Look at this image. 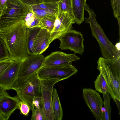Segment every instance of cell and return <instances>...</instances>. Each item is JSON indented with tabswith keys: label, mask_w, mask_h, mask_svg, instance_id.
<instances>
[{
	"label": "cell",
	"mask_w": 120,
	"mask_h": 120,
	"mask_svg": "<svg viewBox=\"0 0 120 120\" xmlns=\"http://www.w3.org/2000/svg\"><path fill=\"white\" fill-rule=\"evenodd\" d=\"M27 28L22 19L0 30V36L5 43L9 58L12 61H22L30 55L27 47Z\"/></svg>",
	"instance_id": "6da1fadb"
},
{
	"label": "cell",
	"mask_w": 120,
	"mask_h": 120,
	"mask_svg": "<svg viewBox=\"0 0 120 120\" xmlns=\"http://www.w3.org/2000/svg\"><path fill=\"white\" fill-rule=\"evenodd\" d=\"M97 68L104 77L108 93L114 101H120V56L112 59L99 58Z\"/></svg>",
	"instance_id": "7a4b0ae2"
},
{
	"label": "cell",
	"mask_w": 120,
	"mask_h": 120,
	"mask_svg": "<svg viewBox=\"0 0 120 120\" xmlns=\"http://www.w3.org/2000/svg\"><path fill=\"white\" fill-rule=\"evenodd\" d=\"M84 10L86 11L89 15L88 18H85V22L90 24L92 35L99 44L102 57L109 59L120 56V51L117 49L108 38L97 21L96 15L94 11L86 3Z\"/></svg>",
	"instance_id": "3957f363"
},
{
	"label": "cell",
	"mask_w": 120,
	"mask_h": 120,
	"mask_svg": "<svg viewBox=\"0 0 120 120\" xmlns=\"http://www.w3.org/2000/svg\"><path fill=\"white\" fill-rule=\"evenodd\" d=\"M38 73L25 79H18L12 87V89L17 93L18 98L29 106L32 113L35 110L33 104L34 101L37 98H41Z\"/></svg>",
	"instance_id": "277c9868"
},
{
	"label": "cell",
	"mask_w": 120,
	"mask_h": 120,
	"mask_svg": "<svg viewBox=\"0 0 120 120\" xmlns=\"http://www.w3.org/2000/svg\"><path fill=\"white\" fill-rule=\"evenodd\" d=\"M30 10L20 0H7L0 14V30L23 19Z\"/></svg>",
	"instance_id": "5b68a950"
},
{
	"label": "cell",
	"mask_w": 120,
	"mask_h": 120,
	"mask_svg": "<svg viewBox=\"0 0 120 120\" xmlns=\"http://www.w3.org/2000/svg\"><path fill=\"white\" fill-rule=\"evenodd\" d=\"M39 79L41 94V108L43 110L46 120H54L52 106L53 87L56 83L61 81L57 79Z\"/></svg>",
	"instance_id": "8992f818"
},
{
	"label": "cell",
	"mask_w": 120,
	"mask_h": 120,
	"mask_svg": "<svg viewBox=\"0 0 120 120\" xmlns=\"http://www.w3.org/2000/svg\"><path fill=\"white\" fill-rule=\"evenodd\" d=\"M78 71L75 66L71 64L55 66H43L38 71V74L40 79L62 81L69 78Z\"/></svg>",
	"instance_id": "52a82bcc"
},
{
	"label": "cell",
	"mask_w": 120,
	"mask_h": 120,
	"mask_svg": "<svg viewBox=\"0 0 120 120\" xmlns=\"http://www.w3.org/2000/svg\"><path fill=\"white\" fill-rule=\"evenodd\" d=\"M58 39L60 42L59 48L62 50L69 49L81 55L84 52L83 36L81 32L71 29Z\"/></svg>",
	"instance_id": "ba28073f"
},
{
	"label": "cell",
	"mask_w": 120,
	"mask_h": 120,
	"mask_svg": "<svg viewBox=\"0 0 120 120\" xmlns=\"http://www.w3.org/2000/svg\"><path fill=\"white\" fill-rule=\"evenodd\" d=\"M20 0L40 18L55 20L58 3L46 2L44 0Z\"/></svg>",
	"instance_id": "9c48e42d"
},
{
	"label": "cell",
	"mask_w": 120,
	"mask_h": 120,
	"mask_svg": "<svg viewBox=\"0 0 120 120\" xmlns=\"http://www.w3.org/2000/svg\"><path fill=\"white\" fill-rule=\"evenodd\" d=\"M83 97L94 117L96 120H104L102 111L104 101L99 94L91 88L82 89Z\"/></svg>",
	"instance_id": "30bf717a"
},
{
	"label": "cell",
	"mask_w": 120,
	"mask_h": 120,
	"mask_svg": "<svg viewBox=\"0 0 120 120\" xmlns=\"http://www.w3.org/2000/svg\"><path fill=\"white\" fill-rule=\"evenodd\" d=\"M54 26L50 32L49 41L50 44L55 40L58 39L63 34L71 29L75 23L74 17L67 12H56Z\"/></svg>",
	"instance_id": "8fae6325"
},
{
	"label": "cell",
	"mask_w": 120,
	"mask_h": 120,
	"mask_svg": "<svg viewBox=\"0 0 120 120\" xmlns=\"http://www.w3.org/2000/svg\"><path fill=\"white\" fill-rule=\"evenodd\" d=\"M45 57L41 54L30 55L22 61L18 79L27 78L43 66Z\"/></svg>",
	"instance_id": "7c38bea8"
},
{
	"label": "cell",
	"mask_w": 120,
	"mask_h": 120,
	"mask_svg": "<svg viewBox=\"0 0 120 120\" xmlns=\"http://www.w3.org/2000/svg\"><path fill=\"white\" fill-rule=\"evenodd\" d=\"M22 62L13 61L0 76V86L6 90L12 89L18 79Z\"/></svg>",
	"instance_id": "4fadbf2b"
},
{
	"label": "cell",
	"mask_w": 120,
	"mask_h": 120,
	"mask_svg": "<svg viewBox=\"0 0 120 120\" xmlns=\"http://www.w3.org/2000/svg\"><path fill=\"white\" fill-rule=\"evenodd\" d=\"M80 59L75 53L67 54L57 51L52 52L45 57L43 66H55L71 64L72 62Z\"/></svg>",
	"instance_id": "5bb4252c"
},
{
	"label": "cell",
	"mask_w": 120,
	"mask_h": 120,
	"mask_svg": "<svg viewBox=\"0 0 120 120\" xmlns=\"http://www.w3.org/2000/svg\"><path fill=\"white\" fill-rule=\"evenodd\" d=\"M19 101L17 96L11 97L6 92L0 96V109L5 120H8L15 110L18 109Z\"/></svg>",
	"instance_id": "9a60e30c"
},
{
	"label": "cell",
	"mask_w": 120,
	"mask_h": 120,
	"mask_svg": "<svg viewBox=\"0 0 120 120\" xmlns=\"http://www.w3.org/2000/svg\"><path fill=\"white\" fill-rule=\"evenodd\" d=\"M50 33L44 28H41L35 38L34 49L35 55L41 54L48 48Z\"/></svg>",
	"instance_id": "2e32d148"
},
{
	"label": "cell",
	"mask_w": 120,
	"mask_h": 120,
	"mask_svg": "<svg viewBox=\"0 0 120 120\" xmlns=\"http://www.w3.org/2000/svg\"><path fill=\"white\" fill-rule=\"evenodd\" d=\"M71 0L75 22L80 25L84 20V8L86 0Z\"/></svg>",
	"instance_id": "e0dca14e"
},
{
	"label": "cell",
	"mask_w": 120,
	"mask_h": 120,
	"mask_svg": "<svg viewBox=\"0 0 120 120\" xmlns=\"http://www.w3.org/2000/svg\"><path fill=\"white\" fill-rule=\"evenodd\" d=\"M41 28L39 27L27 28V47L28 53L29 55H35L34 49V42L36 36Z\"/></svg>",
	"instance_id": "ac0fdd59"
},
{
	"label": "cell",
	"mask_w": 120,
	"mask_h": 120,
	"mask_svg": "<svg viewBox=\"0 0 120 120\" xmlns=\"http://www.w3.org/2000/svg\"><path fill=\"white\" fill-rule=\"evenodd\" d=\"M54 120H61L63 117V111L57 91L53 89L52 102Z\"/></svg>",
	"instance_id": "d6986e66"
},
{
	"label": "cell",
	"mask_w": 120,
	"mask_h": 120,
	"mask_svg": "<svg viewBox=\"0 0 120 120\" xmlns=\"http://www.w3.org/2000/svg\"><path fill=\"white\" fill-rule=\"evenodd\" d=\"M41 19L30 10L23 20L27 28H32L40 27L41 24Z\"/></svg>",
	"instance_id": "ffe728a7"
},
{
	"label": "cell",
	"mask_w": 120,
	"mask_h": 120,
	"mask_svg": "<svg viewBox=\"0 0 120 120\" xmlns=\"http://www.w3.org/2000/svg\"><path fill=\"white\" fill-rule=\"evenodd\" d=\"M95 88L96 91L102 94L108 93V86L106 81L102 74L100 73L94 82Z\"/></svg>",
	"instance_id": "44dd1931"
},
{
	"label": "cell",
	"mask_w": 120,
	"mask_h": 120,
	"mask_svg": "<svg viewBox=\"0 0 120 120\" xmlns=\"http://www.w3.org/2000/svg\"><path fill=\"white\" fill-rule=\"evenodd\" d=\"M102 94L105 109L103 112L104 120H110L111 111L110 104V96L108 93Z\"/></svg>",
	"instance_id": "7402d4cb"
},
{
	"label": "cell",
	"mask_w": 120,
	"mask_h": 120,
	"mask_svg": "<svg viewBox=\"0 0 120 120\" xmlns=\"http://www.w3.org/2000/svg\"><path fill=\"white\" fill-rule=\"evenodd\" d=\"M58 12H68L74 17L71 0H61L58 3Z\"/></svg>",
	"instance_id": "603a6c76"
},
{
	"label": "cell",
	"mask_w": 120,
	"mask_h": 120,
	"mask_svg": "<svg viewBox=\"0 0 120 120\" xmlns=\"http://www.w3.org/2000/svg\"><path fill=\"white\" fill-rule=\"evenodd\" d=\"M55 20L48 18H43L41 19V25L40 27L48 30L50 33L54 26Z\"/></svg>",
	"instance_id": "cb8c5ba5"
},
{
	"label": "cell",
	"mask_w": 120,
	"mask_h": 120,
	"mask_svg": "<svg viewBox=\"0 0 120 120\" xmlns=\"http://www.w3.org/2000/svg\"><path fill=\"white\" fill-rule=\"evenodd\" d=\"M9 52L5 43L0 36V61L9 58Z\"/></svg>",
	"instance_id": "d4e9b609"
},
{
	"label": "cell",
	"mask_w": 120,
	"mask_h": 120,
	"mask_svg": "<svg viewBox=\"0 0 120 120\" xmlns=\"http://www.w3.org/2000/svg\"><path fill=\"white\" fill-rule=\"evenodd\" d=\"M31 120H46L45 116L42 109H35L33 113H32Z\"/></svg>",
	"instance_id": "484cf974"
},
{
	"label": "cell",
	"mask_w": 120,
	"mask_h": 120,
	"mask_svg": "<svg viewBox=\"0 0 120 120\" xmlns=\"http://www.w3.org/2000/svg\"><path fill=\"white\" fill-rule=\"evenodd\" d=\"M111 2L114 17L120 18V0H111Z\"/></svg>",
	"instance_id": "4316f807"
},
{
	"label": "cell",
	"mask_w": 120,
	"mask_h": 120,
	"mask_svg": "<svg viewBox=\"0 0 120 120\" xmlns=\"http://www.w3.org/2000/svg\"><path fill=\"white\" fill-rule=\"evenodd\" d=\"M18 109L20 110L21 114L26 116H28L30 110L27 104L20 100L19 103Z\"/></svg>",
	"instance_id": "83f0119b"
},
{
	"label": "cell",
	"mask_w": 120,
	"mask_h": 120,
	"mask_svg": "<svg viewBox=\"0 0 120 120\" xmlns=\"http://www.w3.org/2000/svg\"><path fill=\"white\" fill-rule=\"evenodd\" d=\"M13 61L9 58L0 61V76Z\"/></svg>",
	"instance_id": "f1b7e54d"
},
{
	"label": "cell",
	"mask_w": 120,
	"mask_h": 120,
	"mask_svg": "<svg viewBox=\"0 0 120 120\" xmlns=\"http://www.w3.org/2000/svg\"><path fill=\"white\" fill-rule=\"evenodd\" d=\"M7 0H0V9L1 11L3 9Z\"/></svg>",
	"instance_id": "f546056e"
},
{
	"label": "cell",
	"mask_w": 120,
	"mask_h": 120,
	"mask_svg": "<svg viewBox=\"0 0 120 120\" xmlns=\"http://www.w3.org/2000/svg\"><path fill=\"white\" fill-rule=\"evenodd\" d=\"M6 92V90L0 86V96Z\"/></svg>",
	"instance_id": "4dcf8cb0"
},
{
	"label": "cell",
	"mask_w": 120,
	"mask_h": 120,
	"mask_svg": "<svg viewBox=\"0 0 120 120\" xmlns=\"http://www.w3.org/2000/svg\"><path fill=\"white\" fill-rule=\"evenodd\" d=\"M61 0H44L46 2L58 3Z\"/></svg>",
	"instance_id": "1f68e13d"
},
{
	"label": "cell",
	"mask_w": 120,
	"mask_h": 120,
	"mask_svg": "<svg viewBox=\"0 0 120 120\" xmlns=\"http://www.w3.org/2000/svg\"><path fill=\"white\" fill-rule=\"evenodd\" d=\"M0 120H5L3 114L0 109Z\"/></svg>",
	"instance_id": "d6a6232c"
},
{
	"label": "cell",
	"mask_w": 120,
	"mask_h": 120,
	"mask_svg": "<svg viewBox=\"0 0 120 120\" xmlns=\"http://www.w3.org/2000/svg\"><path fill=\"white\" fill-rule=\"evenodd\" d=\"M115 46L117 49L120 51V42L117 43Z\"/></svg>",
	"instance_id": "836d02e7"
},
{
	"label": "cell",
	"mask_w": 120,
	"mask_h": 120,
	"mask_svg": "<svg viewBox=\"0 0 120 120\" xmlns=\"http://www.w3.org/2000/svg\"><path fill=\"white\" fill-rule=\"evenodd\" d=\"M1 10L0 9V13H1Z\"/></svg>",
	"instance_id": "e575fe53"
}]
</instances>
